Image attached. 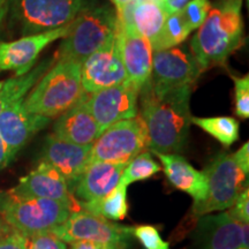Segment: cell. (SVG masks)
<instances>
[{
	"mask_svg": "<svg viewBox=\"0 0 249 249\" xmlns=\"http://www.w3.org/2000/svg\"><path fill=\"white\" fill-rule=\"evenodd\" d=\"M191 121L225 147H231L239 138V123L232 117H192Z\"/></svg>",
	"mask_w": 249,
	"mask_h": 249,
	"instance_id": "obj_25",
	"label": "cell"
},
{
	"mask_svg": "<svg viewBox=\"0 0 249 249\" xmlns=\"http://www.w3.org/2000/svg\"><path fill=\"white\" fill-rule=\"evenodd\" d=\"M127 81L117 36L81 64V85L88 95Z\"/></svg>",
	"mask_w": 249,
	"mask_h": 249,
	"instance_id": "obj_12",
	"label": "cell"
},
{
	"mask_svg": "<svg viewBox=\"0 0 249 249\" xmlns=\"http://www.w3.org/2000/svg\"><path fill=\"white\" fill-rule=\"evenodd\" d=\"M88 93H83L79 102L60 114L53 124V135L66 142L79 145L92 144L102 132L88 107Z\"/></svg>",
	"mask_w": 249,
	"mask_h": 249,
	"instance_id": "obj_19",
	"label": "cell"
},
{
	"mask_svg": "<svg viewBox=\"0 0 249 249\" xmlns=\"http://www.w3.org/2000/svg\"><path fill=\"white\" fill-rule=\"evenodd\" d=\"M28 238L20 232L14 231L7 238L0 241V249H27Z\"/></svg>",
	"mask_w": 249,
	"mask_h": 249,
	"instance_id": "obj_33",
	"label": "cell"
},
{
	"mask_svg": "<svg viewBox=\"0 0 249 249\" xmlns=\"http://www.w3.org/2000/svg\"><path fill=\"white\" fill-rule=\"evenodd\" d=\"M189 0H158L161 8L164 9L167 15L178 13L185 7Z\"/></svg>",
	"mask_w": 249,
	"mask_h": 249,
	"instance_id": "obj_35",
	"label": "cell"
},
{
	"mask_svg": "<svg viewBox=\"0 0 249 249\" xmlns=\"http://www.w3.org/2000/svg\"><path fill=\"white\" fill-rule=\"evenodd\" d=\"M140 89L128 80L88 96V107L103 133L111 124L139 114Z\"/></svg>",
	"mask_w": 249,
	"mask_h": 249,
	"instance_id": "obj_11",
	"label": "cell"
},
{
	"mask_svg": "<svg viewBox=\"0 0 249 249\" xmlns=\"http://www.w3.org/2000/svg\"><path fill=\"white\" fill-rule=\"evenodd\" d=\"M90 145H79L48 135L43 147L42 160L53 166L64 177L68 186L74 187L90 163Z\"/></svg>",
	"mask_w": 249,
	"mask_h": 249,
	"instance_id": "obj_17",
	"label": "cell"
},
{
	"mask_svg": "<svg viewBox=\"0 0 249 249\" xmlns=\"http://www.w3.org/2000/svg\"><path fill=\"white\" fill-rule=\"evenodd\" d=\"M235 163L246 174L249 172V143L246 142L235 154H233Z\"/></svg>",
	"mask_w": 249,
	"mask_h": 249,
	"instance_id": "obj_34",
	"label": "cell"
},
{
	"mask_svg": "<svg viewBox=\"0 0 249 249\" xmlns=\"http://www.w3.org/2000/svg\"><path fill=\"white\" fill-rule=\"evenodd\" d=\"M110 1L114 6V11H116L118 18H121L124 17V12L133 4L134 0H110Z\"/></svg>",
	"mask_w": 249,
	"mask_h": 249,
	"instance_id": "obj_37",
	"label": "cell"
},
{
	"mask_svg": "<svg viewBox=\"0 0 249 249\" xmlns=\"http://www.w3.org/2000/svg\"><path fill=\"white\" fill-rule=\"evenodd\" d=\"M71 249H110L107 246H103L101 244H96V242L91 241H74L71 242Z\"/></svg>",
	"mask_w": 249,
	"mask_h": 249,
	"instance_id": "obj_36",
	"label": "cell"
},
{
	"mask_svg": "<svg viewBox=\"0 0 249 249\" xmlns=\"http://www.w3.org/2000/svg\"><path fill=\"white\" fill-rule=\"evenodd\" d=\"M133 235L145 249H170L169 242L164 241L158 230L151 225L134 227Z\"/></svg>",
	"mask_w": 249,
	"mask_h": 249,
	"instance_id": "obj_30",
	"label": "cell"
},
{
	"mask_svg": "<svg viewBox=\"0 0 249 249\" xmlns=\"http://www.w3.org/2000/svg\"><path fill=\"white\" fill-rule=\"evenodd\" d=\"M53 61L54 59H48L22 75H17L5 81L0 89V113L11 104L26 97L30 89L36 85L37 81L51 67Z\"/></svg>",
	"mask_w": 249,
	"mask_h": 249,
	"instance_id": "obj_24",
	"label": "cell"
},
{
	"mask_svg": "<svg viewBox=\"0 0 249 249\" xmlns=\"http://www.w3.org/2000/svg\"><path fill=\"white\" fill-rule=\"evenodd\" d=\"M23 36L66 27L90 7L89 0H11Z\"/></svg>",
	"mask_w": 249,
	"mask_h": 249,
	"instance_id": "obj_7",
	"label": "cell"
},
{
	"mask_svg": "<svg viewBox=\"0 0 249 249\" xmlns=\"http://www.w3.org/2000/svg\"><path fill=\"white\" fill-rule=\"evenodd\" d=\"M235 89V113L241 119L249 118V75L231 76Z\"/></svg>",
	"mask_w": 249,
	"mask_h": 249,
	"instance_id": "obj_29",
	"label": "cell"
},
{
	"mask_svg": "<svg viewBox=\"0 0 249 249\" xmlns=\"http://www.w3.org/2000/svg\"><path fill=\"white\" fill-rule=\"evenodd\" d=\"M193 85L155 91L147 82L140 90L145 148L152 154H179L185 149L191 128L189 101Z\"/></svg>",
	"mask_w": 249,
	"mask_h": 249,
	"instance_id": "obj_1",
	"label": "cell"
},
{
	"mask_svg": "<svg viewBox=\"0 0 249 249\" xmlns=\"http://www.w3.org/2000/svg\"><path fill=\"white\" fill-rule=\"evenodd\" d=\"M9 8H11V0H0V23L6 18Z\"/></svg>",
	"mask_w": 249,
	"mask_h": 249,
	"instance_id": "obj_39",
	"label": "cell"
},
{
	"mask_svg": "<svg viewBox=\"0 0 249 249\" xmlns=\"http://www.w3.org/2000/svg\"><path fill=\"white\" fill-rule=\"evenodd\" d=\"M71 24L35 35L23 36L12 42H0V71H15L17 75L29 71L46 46L66 37Z\"/></svg>",
	"mask_w": 249,
	"mask_h": 249,
	"instance_id": "obj_14",
	"label": "cell"
},
{
	"mask_svg": "<svg viewBox=\"0 0 249 249\" xmlns=\"http://www.w3.org/2000/svg\"><path fill=\"white\" fill-rule=\"evenodd\" d=\"M127 163L91 161L81 174L73 188L82 202L96 200L107 195L118 186Z\"/></svg>",
	"mask_w": 249,
	"mask_h": 249,
	"instance_id": "obj_20",
	"label": "cell"
},
{
	"mask_svg": "<svg viewBox=\"0 0 249 249\" xmlns=\"http://www.w3.org/2000/svg\"><path fill=\"white\" fill-rule=\"evenodd\" d=\"M160 170L161 167L154 160L150 152L142 151L126 164L119 183L128 187L135 181L151 178Z\"/></svg>",
	"mask_w": 249,
	"mask_h": 249,
	"instance_id": "obj_27",
	"label": "cell"
},
{
	"mask_svg": "<svg viewBox=\"0 0 249 249\" xmlns=\"http://www.w3.org/2000/svg\"><path fill=\"white\" fill-rule=\"evenodd\" d=\"M147 134L139 116L111 124L92 143L90 163H128L145 149Z\"/></svg>",
	"mask_w": 249,
	"mask_h": 249,
	"instance_id": "obj_9",
	"label": "cell"
},
{
	"mask_svg": "<svg viewBox=\"0 0 249 249\" xmlns=\"http://www.w3.org/2000/svg\"><path fill=\"white\" fill-rule=\"evenodd\" d=\"M2 85H4V82H1V81H0V89H1V87H2Z\"/></svg>",
	"mask_w": 249,
	"mask_h": 249,
	"instance_id": "obj_41",
	"label": "cell"
},
{
	"mask_svg": "<svg viewBox=\"0 0 249 249\" xmlns=\"http://www.w3.org/2000/svg\"><path fill=\"white\" fill-rule=\"evenodd\" d=\"M87 213L101 216L105 219L123 220L128 213L127 203V187L118 183V186L107 195L88 202H77V208Z\"/></svg>",
	"mask_w": 249,
	"mask_h": 249,
	"instance_id": "obj_23",
	"label": "cell"
},
{
	"mask_svg": "<svg viewBox=\"0 0 249 249\" xmlns=\"http://www.w3.org/2000/svg\"><path fill=\"white\" fill-rule=\"evenodd\" d=\"M202 71L203 68L188 45L173 46L152 53L151 74L148 83L155 91H164L194 85Z\"/></svg>",
	"mask_w": 249,
	"mask_h": 249,
	"instance_id": "obj_10",
	"label": "cell"
},
{
	"mask_svg": "<svg viewBox=\"0 0 249 249\" xmlns=\"http://www.w3.org/2000/svg\"><path fill=\"white\" fill-rule=\"evenodd\" d=\"M155 155L161 161L165 176L171 185L191 195L194 198V203L204 200L208 185L203 171L194 169L186 158L179 154L155 152Z\"/></svg>",
	"mask_w": 249,
	"mask_h": 249,
	"instance_id": "obj_21",
	"label": "cell"
},
{
	"mask_svg": "<svg viewBox=\"0 0 249 249\" xmlns=\"http://www.w3.org/2000/svg\"><path fill=\"white\" fill-rule=\"evenodd\" d=\"M229 213L233 218L244 224H249V192L246 188L244 192L239 195L234 204L230 208Z\"/></svg>",
	"mask_w": 249,
	"mask_h": 249,
	"instance_id": "obj_32",
	"label": "cell"
},
{
	"mask_svg": "<svg viewBox=\"0 0 249 249\" xmlns=\"http://www.w3.org/2000/svg\"><path fill=\"white\" fill-rule=\"evenodd\" d=\"M14 232L13 227H12L9 224L6 222V220L0 216V241L4 240L5 238H7L9 234Z\"/></svg>",
	"mask_w": 249,
	"mask_h": 249,
	"instance_id": "obj_38",
	"label": "cell"
},
{
	"mask_svg": "<svg viewBox=\"0 0 249 249\" xmlns=\"http://www.w3.org/2000/svg\"><path fill=\"white\" fill-rule=\"evenodd\" d=\"M134 227L124 226L101 216L80 210L71 213L61 225L51 233L64 242L91 241L110 249H124L133 235Z\"/></svg>",
	"mask_w": 249,
	"mask_h": 249,
	"instance_id": "obj_8",
	"label": "cell"
},
{
	"mask_svg": "<svg viewBox=\"0 0 249 249\" xmlns=\"http://www.w3.org/2000/svg\"><path fill=\"white\" fill-rule=\"evenodd\" d=\"M166 17L158 0H135L121 18L129 21L140 35L152 43L160 33Z\"/></svg>",
	"mask_w": 249,
	"mask_h": 249,
	"instance_id": "obj_22",
	"label": "cell"
},
{
	"mask_svg": "<svg viewBox=\"0 0 249 249\" xmlns=\"http://www.w3.org/2000/svg\"><path fill=\"white\" fill-rule=\"evenodd\" d=\"M83 93L80 62L58 59L30 89L23 105L30 113L52 119L74 107Z\"/></svg>",
	"mask_w": 249,
	"mask_h": 249,
	"instance_id": "obj_3",
	"label": "cell"
},
{
	"mask_svg": "<svg viewBox=\"0 0 249 249\" xmlns=\"http://www.w3.org/2000/svg\"><path fill=\"white\" fill-rule=\"evenodd\" d=\"M23 99L11 104L0 113V139L4 142L8 163L51 120L27 111Z\"/></svg>",
	"mask_w": 249,
	"mask_h": 249,
	"instance_id": "obj_15",
	"label": "cell"
},
{
	"mask_svg": "<svg viewBox=\"0 0 249 249\" xmlns=\"http://www.w3.org/2000/svg\"><path fill=\"white\" fill-rule=\"evenodd\" d=\"M211 8L210 0H189L180 14L191 31L198 29L204 23Z\"/></svg>",
	"mask_w": 249,
	"mask_h": 249,
	"instance_id": "obj_28",
	"label": "cell"
},
{
	"mask_svg": "<svg viewBox=\"0 0 249 249\" xmlns=\"http://www.w3.org/2000/svg\"><path fill=\"white\" fill-rule=\"evenodd\" d=\"M27 249H66V246L52 233H43L28 239Z\"/></svg>",
	"mask_w": 249,
	"mask_h": 249,
	"instance_id": "obj_31",
	"label": "cell"
},
{
	"mask_svg": "<svg viewBox=\"0 0 249 249\" xmlns=\"http://www.w3.org/2000/svg\"><path fill=\"white\" fill-rule=\"evenodd\" d=\"M1 217L28 239L51 233L71 213V204L49 198H18L8 194L0 201Z\"/></svg>",
	"mask_w": 249,
	"mask_h": 249,
	"instance_id": "obj_5",
	"label": "cell"
},
{
	"mask_svg": "<svg viewBox=\"0 0 249 249\" xmlns=\"http://www.w3.org/2000/svg\"><path fill=\"white\" fill-rule=\"evenodd\" d=\"M8 160H7V155H6V148L4 145V142L1 141L0 139V170L4 169V167L7 166Z\"/></svg>",
	"mask_w": 249,
	"mask_h": 249,
	"instance_id": "obj_40",
	"label": "cell"
},
{
	"mask_svg": "<svg viewBox=\"0 0 249 249\" xmlns=\"http://www.w3.org/2000/svg\"><path fill=\"white\" fill-rule=\"evenodd\" d=\"M191 33V29L187 27L180 12L167 15L160 33L151 43L152 51H161L182 44Z\"/></svg>",
	"mask_w": 249,
	"mask_h": 249,
	"instance_id": "obj_26",
	"label": "cell"
},
{
	"mask_svg": "<svg viewBox=\"0 0 249 249\" xmlns=\"http://www.w3.org/2000/svg\"><path fill=\"white\" fill-rule=\"evenodd\" d=\"M198 239L204 249H242L249 247L248 224L229 213L205 216L198 223Z\"/></svg>",
	"mask_w": 249,
	"mask_h": 249,
	"instance_id": "obj_18",
	"label": "cell"
},
{
	"mask_svg": "<svg viewBox=\"0 0 249 249\" xmlns=\"http://www.w3.org/2000/svg\"><path fill=\"white\" fill-rule=\"evenodd\" d=\"M203 173L207 178V196L203 201L193 204L192 213L195 217L230 209L247 188L245 185L248 174L238 166L233 156L226 152L216 156Z\"/></svg>",
	"mask_w": 249,
	"mask_h": 249,
	"instance_id": "obj_6",
	"label": "cell"
},
{
	"mask_svg": "<svg viewBox=\"0 0 249 249\" xmlns=\"http://www.w3.org/2000/svg\"><path fill=\"white\" fill-rule=\"evenodd\" d=\"M8 194L18 198H49L71 204V213L77 211V202L70 192V186L64 177L53 166L40 161L38 166L20 179Z\"/></svg>",
	"mask_w": 249,
	"mask_h": 249,
	"instance_id": "obj_16",
	"label": "cell"
},
{
	"mask_svg": "<svg viewBox=\"0 0 249 249\" xmlns=\"http://www.w3.org/2000/svg\"><path fill=\"white\" fill-rule=\"evenodd\" d=\"M118 26L116 11L108 5L87 8L71 22L70 31L59 46L57 58L82 64L117 36Z\"/></svg>",
	"mask_w": 249,
	"mask_h": 249,
	"instance_id": "obj_4",
	"label": "cell"
},
{
	"mask_svg": "<svg viewBox=\"0 0 249 249\" xmlns=\"http://www.w3.org/2000/svg\"><path fill=\"white\" fill-rule=\"evenodd\" d=\"M244 0H216L191 40L193 54L203 71L223 66L244 40Z\"/></svg>",
	"mask_w": 249,
	"mask_h": 249,
	"instance_id": "obj_2",
	"label": "cell"
},
{
	"mask_svg": "<svg viewBox=\"0 0 249 249\" xmlns=\"http://www.w3.org/2000/svg\"><path fill=\"white\" fill-rule=\"evenodd\" d=\"M117 39L127 80L141 90L150 80L154 53L150 40L140 35L126 18L119 20Z\"/></svg>",
	"mask_w": 249,
	"mask_h": 249,
	"instance_id": "obj_13",
	"label": "cell"
}]
</instances>
